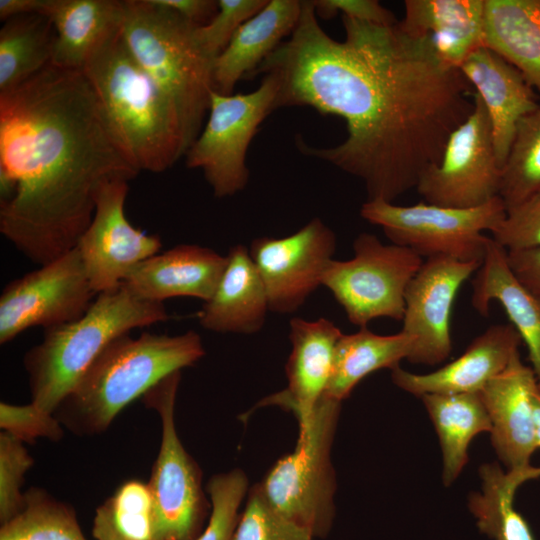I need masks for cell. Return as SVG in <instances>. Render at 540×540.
<instances>
[{
  "instance_id": "cell-7",
  "label": "cell",
  "mask_w": 540,
  "mask_h": 540,
  "mask_svg": "<svg viewBox=\"0 0 540 540\" xmlns=\"http://www.w3.org/2000/svg\"><path fill=\"white\" fill-rule=\"evenodd\" d=\"M341 402L325 395L299 422L293 453L282 457L258 487L270 506L313 537L325 538L335 518V472L331 446Z\"/></svg>"
},
{
  "instance_id": "cell-10",
  "label": "cell",
  "mask_w": 540,
  "mask_h": 540,
  "mask_svg": "<svg viewBox=\"0 0 540 540\" xmlns=\"http://www.w3.org/2000/svg\"><path fill=\"white\" fill-rule=\"evenodd\" d=\"M353 251L349 260L328 263L322 286L360 328L378 318L402 320L407 287L423 258L410 248L383 244L370 233L355 238Z\"/></svg>"
},
{
  "instance_id": "cell-37",
  "label": "cell",
  "mask_w": 540,
  "mask_h": 540,
  "mask_svg": "<svg viewBox=\"0 0 540 540\" xmlns=\"http://www.w3.org/2000/svg\"><path fill=\"white\" fill-rule=\"evenodd\" d=\"M34 460L24 442L11 434L0 432V522L1 525L19 515L25 507V492H21L25 473Z\"/></svg>"
},
{
  "instance_id": "cell-33",
  "label": "cell",
  "mask_w": 540,
  "mask_h": 540,
  "mask_svg": "<svg viewBox=\"0 0 540 540\" xmlns=\"http://www.w3.org/2000/svg\"><path fill=\"white\" fill-rule=\"evenodd\" d=\"M22 512L0 528V540H87L74 508L45 489L25 491Z\"/></svg>"
},
{
  "instance_id": "cell-39",
  "label": "cell",
  "mask_w": 540,
  "mask_h": 540,
  "mask_svg": "<svg viewBox=\"0 0 540 540\" xmlns=\"http://www.w3.org/2000/svg\"><path fill=\"white\" fill-rule=\"evenodd\" d=\"M491 238L506 250L540 249V191L507 209Z\"/></svg>"
},
{
  "instance_id": "cell-35",
  "label": "cell",
  "mask_w": 540,
  "mask_h": 540,
  "mask_svg": "<svg viewBox=\"0 0 540 540\" xmlns=\"http://www.w3.org/2000/svg\"><path fill=\"white\" fill-rule=\"evenodd\" d=\"M211 502L208 522L196 540H232L239 519V507L248 489L240 469L216 474L207 484Z\"/></svg>"
},
{
  "instance_id": "cell-31",
  "label": "cell",
  "mask_w": 540,
  "mask_h": 540,
  "mask_svg": "<svg viewBox=\"0 0 540 540\" xmlns=\"http://www.w3.org/2000/svg\"><path fill=\"white\" fill-rule=\"evenodd\" d=\"M54 42L55 29L45 14H24L4 21L0 30V92L51 64Z\"/></svg>"
},
{
  "instance_id": "cell-17",
  "label": "cell",
  "mask_w": 540,
  "mask_h": 540,
  "mask_svg": "<svg viewBox=\"0 0 540 540\" xmlns=\"http://www.w3.org/2000/svg\"><path fill=\"white\" fill-rule=\"evenodd\" d=\"M537 380L516 353L508 366L480 391L492 430L493 448L507 471L529 472L537 450L532 393Z\"/></svg>"
},
{
  "instance_id": "cell-43",
  "label": "cell",
  "mask_w": 540,
  "mask_h": 540,
  "mask_svg": "<svg viewBox=\"0 0 540 540\" xmlns=\"http://www.w3.org/2000/svg\"><path fill=\"white\" fill-rule=\"evenodd\" d=\"M186 21L200 26L207 23L217 12V1L212 0H152Z\"/></svg>"
},
{
  "instance_id": "cell-19",
  "label": "cell",
  "mask_w": 540,
  "mask_h": 540,
  "mask_svg": "<svg viewBox=\"0 0 540 540\" xmlns=\"http://www.w3.org/2000/svg\"><path fill=\"white\" fill-rule=\"evenodd\" d=\"M459 69L485 106L502 170L519 121L540 104L522 74L488 47L473 51Z\"/></svg>"
},
{
  "instance_id": "cell-15",
  "label": "cell",
  "mask_w": 540,
  "mask_h": 540,
  "mask_svg": "<svg viewBox=\"0 0 540 540\" xmlns=\"http://www.w3.org/2000/svg\"><path fill=\"white\" fill-rule=\"evenodd\" d=\"M128 182L117 179L102 186L92 221L76 246L97 294L120 286L136 265L162 247L159 236L135 228L126 218Z\"/></svg>"
},
{
  "instance_id": "cell-6",
  "label": "cell",
  "mask_w": 540,
  "mask_h": 540,
  "mask_svg": "<svg viewBox=\"0 0 540 540\" xmlns=\"http://www.w3.org/2000/svg\"><path fill=\"white\" fill-rule=\"evenodd\" d=\"M124 4L123 38L176 106L192 145L209 112L215 59L197 43V25L152 0H124Z\"/></svg>"
},
{
  "instance_id": "cell-21",
  "label": "cell",
  "mask_w": 540,
  "mask_h": 540,
  "mask_svg": "<svg viewBox=\"0 0 540 540\" xmlns=\"http://www.w3.org/2000/svg\"><path fill=\"white\" fill-rule=\"evenodd\" d=\"M343 333L330 320H290L291 353L285 371L288 386L263 404L293 412L299 422L309 417L329 383L337 342Z\"/></svg>"
},
{
  "instance_id": "cell-5",
  "label": "cell",
  "mask_w": 540,
  "mask_h": 540,
  "mask_svg": "<svg viewBox=\"0 0 540 540\" xmlns=\"http://www.w3.org/2000/svg\"><path fill=\"white\" fill-rule=\"evenodd\" d=\"M168 318L164 303L143 299L123 283L99 293L82 317L45 329L42 341L26 352L31 402L54 413L113 340Z\"/></svg>"
},
{
  "instance_id": "cell-29",
  "label": "cell",
  "mask_w": 540,
  "mask_h": 540,
  "mask_svg": "<svg viewBox=\"0 0 540 540\" xmlns=\"http://www.w3.org/2000/svg\"><path fill=\"white\" fill-rule=\"evenodd\" d=\"M415 339L402 330L393 335H379L367 327L352 334H342L334 355L331 377L324 395L342 402L353 388L370 373L399 366L408 359Z\"/></svg>"
},
{
  "instance_id": "cell-4",
  "label": "cell",
  "mask_w": 540,
  "mask_h": 540,
  "mask_svg": "<svg viewBox=\"0 0 540 540\" xmlns=\"http://www.w3.org/2000/svg\"><path fill=\"white\" fill-rule=\"evenodd\" d=\"M204 355L194 331L122 335L100 353L53 414L76 435L103 433L128 404Z\"/></svg>"
},
{
  "instance_id": "cell-36",
  "label": "cell",
  "mask_w": 540,
  "mask_h": 540,
  "mask_svg": "<svg viewBox=\"0 0 540 540\" xmlns=\"http://www.w3.org/2000/svg\"><path fill=\"white\" fill-rule=\"evenodd\" d=\"M305 528L291 522L273 509L258 485L248 493L246 506L239 515L232 540H312Z\"/></svg>"
},
{
  "instance_id": "cell-11",
  "label": "cell",
  "mask_w": 540,
  "mask_h": 540,
  "mask_svg": "<svg viewBox=\"0 0 540 540\" xmlns=\"http://www.w3.org/2000/svg\"><path fill=\"white\" fill-rule=\"evenodd\" d=\"M278 82L265 74L249 93L212 91L207 120L186 152V166L200 169L217 198L242 191L249 180L247 151L261 123L275 110Z\"/></svg>"
},
{
  "instance_id": "cell-44",
  "label": "cell",
  "mask_w": 540,
  "mask_h": 540,
  "mask_svg": "<svg viewBox=\"0 0 540 540\" xmlns=\"http://www.w3.org/2000/svg\"><path fill=\"white\" fill-rule=\"evenodd\" d=\"M49 0H0V19L6 21L15 16L45 13Z\"/></svg>"
},
{
  "instance_id": "cell-25",
  "label": "cell",
  "mask_w": 540,
  "mask_h": 540,
  "mask_svg": "<svg viewBox=\"0 0 540 540\" xmlns=\"http://www.w3.org/2000/svg\"><path fill=\"white\" fill-rule=\"evenodd\" d=\"M404 9L401 28L428 40L450 66L484 46L485 0H406Z\"/></svg>"
},
{
  "instance_id": "cell-23",
  "label": "cell",
  "mask_w": 540,
  "mask_h": 540,
  "mask_svg": "<svg viewBox=\"0 0 540 540\" xmlns=\"http://www.w3.org/2000/svg\"><path fill=\"white\" fill-rule=\"evenodd\" d=\"M226 257L222 277L198 312V321L217 333H257L270 311L264 283L247 247L234 245Z\"/></svg>"
},
{
  "instance_id": "cell-3",
  "label": "cell",
  "mask_w": 540,
  "mask_h": 540,
  "mask_svg": "<svg viewBox=\"0 0 540 540\" xmlns=\"http://www.w3.org/2000/svg\"><path fill=\"white\" fill-rule=\"evenodd\" d=\"M129 162L140 172L171 168L191 146L181 116L137 62L122 30L82 70Z\"/></svg>"
},
{
  "instance_id": "cell-38",
  "label": "cell",
  "mask_w": 540,
  "mask_h": 540,
  "mask_svg": "<svg viewBox=\"0 0 540 540\" xmlns=\"http://www.w3.org/2000/svg\"><path fill=\"white\" fill-rule=\"evenodd\" d=\"M268 0H218L215 15L194 28V37L206 54L215 59L237 30L258 13Z\"/></svg>"
},
{
  "instance_id": "cell-18",
  "label": "cell",
  "mask_w": 540,
  "mask_h": 540,
  "mask_svg": "<svg viewBox=\"0 0 540 540\" xmlns=\"http://www.w3.org/2000/svg\"><path fill=\"white\" fill-rule=\"evenodd\" d=\"M521 342L511 324H493L475 337L461 356L436 371L416 374L397 366L391 370V379L418 397L480 392L508 366Z\"/></svg>"
},
{
  "instance_id": "cell-30",
  "label": "cell",
  "mask_w": 540,
  "mask_h": 540,
  "mask_svg": "<svg viewBox=\"0 0 540 540\" xmlns=\"http://www.w3.org/2000/svg\"><path fill=\"white\" fill-rule=\"evenodd\" d=\"M536 474L535 469L504 472L496 462L480 467L482 490L469 495L468 508L482 534L493 540H535L527 520L514 507V495Z\"/></svg>"
},
{
  "instance_id": "cell-13",
  "label": "cell",
  "mask_w": 540,
  "mask_h": 540,
  "mask_svg": "<svg viewBox=\"0 0 540 540\" xmlns=\"http://www.w3.org/2000/svg\"><path fill=\"white\" fill-rule=\"evenodd\" d=\"M501 167L485 106L474 92V109L449 136L440 162L420 178L426 203L474 208L499 196Z\"/></svg>"
},
{
  "instance_id": "cell-26",
  "label": "cell",
  "mask_w": 540,
  "mask_h": 540,
  "mask_svg": "<svg viewBox=\"0 0 540 540\" xmlns=\"http://www.w3.org/2000/svg\"><path fill=\"white\" fill-rule=\"evenodd\" d=\"M492 301L503 307L510 324L526 344L540 387V300L517 280L508 264L507 250L490 237L483 262L472 281L471 303L486 316Z\"/></svg>"
},
{
  "instance_id": "cell-41",
  "label": "cell",
  "mask_w": 540,
  "mask_h": 540,
  "mask_svg": "<svg viewBox=\"0 0 540 540\" xmlns=\"http://www.w3.org/2000/svg\"><path fill=\"white\" fill-rule=\"evenodd\" d=\"M315 13L321 18H332L338 13L355 20L378 25H394V14L375 0H315Z\"/></svg>"
},
{
  "instance_id": "cell-42",
  "label": "cell",
  "mask_w": 540,
  "mask_h": 540,
  "mask_svg": "<svg viewBox=\"0 0 540 540\" xmlns=\"http://www.w3.org/2000/svg\"><path fill=\"white\" fill-rule=\"evenodd\" d=\"M507 261L517 280L540 300V249L507 250Z\"/></svg>"
},
{
  "instance_id": "cell-22",
  "label": "cell",
  "mask_w": 540,
  "mask_h": 540,
  "mask_svg": "<svg viewBox=\"0 0 540 540\" xmlns=\"http://www.w3.org/2000/svg\"><path fill=\"white\" fill-rule=\"evenodd\" d=\"M302 11L299 0H269L234 34L227 47L215 58L213 87L221 94H232L235 85L251 77L259 66L291 36Z\"/></svg>"
},
{
  "instance_id": "cell-1",
  "label": "cell",
  "mask_w": 540,
  "mask_h": 540,
  "mask_svg": "<svg viewBox=\"0 0 540 540\" xmlns=\"http://www.w3.org/2000/svg\"><path fill=\"white\" fill-rule=\"evenodd\" d=\"M345 37L329 36L312 1H302L289 38L251 77L278 82L275 110L308 106L345 121L333 147L298 149L359 178L367 200L393 202L437 165L451 133L474 109V92L459 68L399 21L378 25L342 16Z\"/></svg>"
},
{
  "instance_id": "cell-16",
  "label": "cell",
  "mask_w": 540,
  "mask_h": 540,
  "mask_svg": "<svg viewBox=\"0 0 540 540\" xmlns=\"http://www.w3.org/2000/svg\"><path fill=\"white\" fill-rule=\"evenodd\" d=\"M481 264L446 256L424 260L405 293L402 331L415 339L408 361L436 365L449 357L453 303L460 287Z\"/></svg>"
},
{
  "instance_id": "cell-32",
  "label": "cell",
  "mask_w": 540,
  "mask_h": 540,
  "mask_svg": "<svg viewBox=\"0 0 540 540\" xmlns=\"http://www.w3.org/2000/svg\"><path fill=\"white\" fill-rule=\"evenodd\" d=\"M95 540H158L157 517L147 483L128 480L98 506Z\"/></svg>"
},
{
  "instance_id": "cell-27",
  "label": "cell",
  "mask_w": 540,
  "mask_h": 540,
  "mask_svg": "<svg viewBox=\"0 0 540 540\" xmlns=\"http://www.w3.org/2000/svg\"><path fill=\"white\" fill-rule=\"evenodd\" d=\"M484 46L540 92V0H485Z\"/></svg>"
},
{
  "instance_id": "cell-34",
  "label": "cell",
  "mask_w": 540,
  "mask_h": 540,
  "mask_svg": "<svg viewBox=\"0 0 540 540\" xmlns=\"http://www.w3.org/2000/svg\"><path fill=\"white\" fill-rule=\"evenodd\" d=\"M540 191V105L518 123L501 170L499 197L506 210Z\"/></svg>"
},
{
  "instance_id": "cell-14",
  "label": "cell",
  "mask_w": 540,
  "mask_h": 540,
  "mask_svg": "<svg viewBox=\"0 0 540 540\" xmlns=\"http://www.w3.org/2000/svg\"><path fill=\"white\" fill-rule=\"evenodd\" d=\"M336 250V235L319 218L295 233L259 237L249 253L264 283L269 310L292 313L322 286V278Z\"/></svg>"
},
{
  "instance_id": "cell-45",
  "label": "cell",
  "mask_w": 540,
  "mask_h": 540,
  "mask_svg": "<svg viewBox=\"0 0 540 540\" xmlns=\"http://www.w3.org/2000/svg\"><path fill=\"white\" fill-rule=\"evenodd\" d=\"M532 406L535 423V438L538 449L540 448V387L538 383L532 393Z\"/></svg>"
},
{
  "instance_id": "cell-20",
  "label": "cell",
  "mask_w": 540,
  "mask_h": 540,
  "mask_svg": "<svg viewBox=\"0 0 540 540\" xmlns=\"http://www.w3.org/2000/svg\"><path fill=\"white\" fill-rule=\"evenodd\" d=\"M227 264V257L196 244H180L136 265L123 284L135 295L163 303L172 297L209 300Z\"/></svg>"
},
{
  "instance_id": "cell-24",
  "label": "cell",
  "mask_w": 540,
  "mask_h": 540,
  "mask_svg": "<svg viewBox=\"0 0 540 540\" xmlns=\"http://www.w3.org/2000/svg\"><path fill=\"white\" fill-rule=\"evenodd\" d=\"M44 14L55 29L51 64L82 71L122 30L125 4L119 0H49Z\"/></svg>"
},
{
  "instance_id": "cell-9",
  "label": "cell",
  "mask_w": 540,
  "mask_h": 540,
  "mask_svg": "<svg viewBox=\"0 0 540 540\" xmlns=\"http://www.w3.org/2000/svg\"><path fill=\"white\" fill-rule=\"evenodd\" d=\"M181 371L149 389L142 401L161 419V444L148 487L156 517L158 540H196L211 512L202 488V471L185 450L175 426V400Z\"/></svg>"
},
{
  "instance_id": "cell-8",
  "label": "cell",
  "mask_w": 540,
  "mask_h": 540,
  "mask_svg": "<svg viewBox=\"0 0 540 540\" xmlns=\"http://www.w3.org/2000/svg\"><path fill=\"white\" fill-rule=\"evenodd\" d=\"M360 215L380 226L393 244L412 249L422 258L451 257L482 263L490 237L506 215L497 196L474 208L445 207L426 202L400 206L383 199L367 200Z\"/></svg>"
},
{
  "instance_id": "cell-28",
  "label": "cell",
  "mask_w": 540,
  "mask_h": 540,
  "mask_svg": "<svg viewBox=\"0 0 540 540\" xmlns=\"http://www.w3.org/2000/svg\"><path fill=\"white\" fill-rule=\"evenodd\" d=\"M420 398L439 438L442 478L445 486H449L467 464V451L473 438L491 432V420L480 392L426 394Z\"/></svg>"
},
{
  "instance_id": "cell-2",
  "label": "cell",
  "mask_w": 540,
  "mask_h": 540,
  "mask_svg": "<svg viewBox=\"0 0 540 540\" xmlns=\"http://www.w3.org/2000/svg\"><path fill=\"white\" fill-rule=\"evenodd\" d=\"M138 173L83 71L49 64L0 92V232L32 262L75 248L102 186Z\"/></svg>"
},
{
  "instance_id": "cell-12",
  "label": "cell",
  "mask_w": 540,
  "mask_h": 540,
  "mask_svg": "<svg viewBox=\"0 0 540 540\" xmlns=\"http://www.w3.org/2000/svg\"><path fill=\"white\" fill-rule=\"evenodd\" d=\"M97 295L75 247L5 286L0 297V344L31 327L47 329L79 319Z\"/></svg>"
},
{
  "instance_id": "cell-40",
  "label": "cell",
  "mask_w": 540,
  "mask_h": 540,
  "mask_svg": "<svg viewBox=\"0 0 540 540\" xmlns=\"http://www.w3.org/2000/svg\"><path fill=\"white\" fill-rule=\"evenodd\" d=\"M0 427L22 442L33 443L38 438L60 441L63 426L53 413L33 402L26 405L0 403Z\"/></svg>"
}]
</instances>
